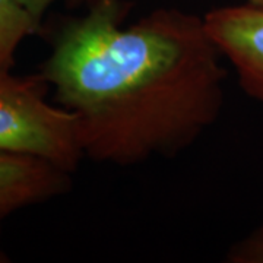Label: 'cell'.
Listing matches in <instances>:
<instances>
[{"mask_svg":"<svg viewBox=\"0 0 263 263\" xmlns=\"http://www.w3.org/2000/svg\"><path fill=\"white\" fill-rule=\"evenodd\" d=\"M226 262L263 263V224L228 249Z\"/></svg>","mask_w":263,"mask_h":263,"instance_id":"6","label":"cell"},{"mask_svg":"<svg viewBox=\"0 0 263 263\" xmlns=\"http://www.w3.org/2000/svg\"><path fill=\"white\" fill-rule=\"evenodd\" d=\"M222 57L237 75L246 95L263 105V6L238 3L203 15Z\"/></svg>","mask_w":263,"mask_h":263,"instance_id":"3","label":"cell"},{"mask_svg":"<svg viewBox=\"0 0 263 263\" xmlns=\"http://www.w3.org/2000/svg\"><path fill=\"white\" fill-rule=\"evenodd\" d=\"M43 78L0 70V152L31 155L73 173L85 158L75 114L44 97Z\"/></svg>","mask_w":263,"mask_h":263,"instance_id":"2","label":"cell"},{"mask_svg":"<svg viewBox=\"0 0 263 263\" xmlns=\"http://www.w3.org/2000/svg\"><path fill=\"white\" fill-rule=\"evenodd\" d=\"M124 0H94L54 37L41 78L75 114L85 158L132 167L173 157L224 107L222 54L205 19L161 8L124 25Z\"/></svg>","mask_w":263,"mask_h":263,"instance_id":"1","label":"cell"},{"mask_svg":"<svg viewBox=\"0 0 263 263\" xmlns=\"http://www.w3.org/2000/svg\"><path fill=\"white\" fill-rule=\"evenodd\" d=\"M243 2H247V3H253V5H262L263 6V0H243Z\"/></svg>","mask_w":263,"mask_h":263,"instance_id":"9","label":"cell"},{"mask_svg":"<svg viewBox=\"0 0 263 263\" xmlns=\"http://www.w3.org/2000/svg\"><path fill=\"white\" fill-rule=\"evenodd\" d=\"M40 22L15 0H0V70H10L24 40L34 35Z\"/></svg>","mask_w":263,"mask_h":263,"instance_id":"5","label":"cell"},{"mask_svg":"<svg viewBox=\"0 0 263 263\" xmlns=\"http://www.w3.org/2000/svg\"><path fill=\"white\" fill-rule=\"evenodd\" d=\"M70 189V173L47 161L0 152V216L60 196Z\"/></svg>","mask_w":263,"mask_h":263,"instance_id":"4","label":"cell"},{"mask_svg":"<svg viewBox=\"0 0 263 263\" xmlns=\"http://www.w3.org/2000/svg\"><path fill=\"white\" fill-rule=\"evenodd\" d=\"M2 219H3V218L0 216V231H2ZM3 262H9V259L6 257V254L0 250V263H3Z\"/></svg>","mask_w":263,"mask_h":263,"instance_id":"8","label":"cell"},{"mask_svg":"<svg viewBox=\"0 0 263 263\" xmlns=\"http://www.w3.org/2000/svg\"><path fill=\"white\" fill-rule=\"evenodd\" d=\"M19 3L24 9L28 12L31 16L37 19L38 22L44 16V13L47 12L54 3L57 2H67V3H79L84 0H15Z\"/></svg>","mask_w":263,"mask_h":263,"instance_id":"7","label":"cell"}]
</instances>
